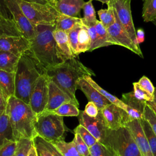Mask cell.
Returning <instances> with one entry per match:
<instances>
[{"label":"cell","instance_id":"obj_1","mask_svg":"<svg viewBox=\"0 0 156 156\" xmlns=\"http://www.w3.org/2000/svg\"><path fill=\"white\" fill-rule=\"evenodd\" d=\"M55 29V25H38L35 37L30 40L29 51L45 70L66 60L54 37Z\"/></svg>","mask_w":156,"mask_h":156},{"label":"cell","instance_id":"obj_2","mask_svg":"<svg viewBox=\"0 0 156 156\" xmlns=\"http://www.w3.org/2000/svg\"><path fill=\"white\" fill-rule=\"evenodd\" d=\"M77 57L66 59L56 66L48 68L45 70V73L50 80L66 92L79 106L76 97L77 80L87 76H94L95 74Z\"/></svg>","mask_w":156,"mask_h":156},{"label":"cell","instance_id":"obj_3","mask_svg":"<svg viewBox=\"0 0 156 156\" xmlns=\"http://www.w3.org/2000/svg\"><path fill=\"white\" fill-rule=\"evenodd\" d=\"M15 141L33 140L37 134L34 127L35 114L29 104L12 96L9 98L5 108Z\"/></svg>","mask_w":156,"mask_h":156},{"label":"cell","instance_id":"obj_4","mask_svg":"<svg viewBox=\"0 0 156 156\" xmlns=\"http://www.w3.org/2000/svg\"><path fill=\"white\" fill-rule=\"evenodd\" d=\"M45 69L27 51L20 57L15 72V96L29 104L30 94L37 79Z\"/></svg>","mask_w":156,"mask_h":156},{"label":"cell","instance_id":"obj_5","mask_svg":"<svg viewBox=\"0 0 156 156\" xmlns=\"http://www.w3.org/2000/svg\"><path fill=\"white\" fill-rule=\"evenodd\" d=\"M34 127L37 136L49 142L64 140L66 131L63 116L48 111L36 115Z\"/></svg>","mask_w":156,"mask_h":156},{"label":"cell","instance_id":"obj_6","mask_svg":"<svg viewBox=\"0 0 156 156\" xmlns=\"http://www.w3.org/2000/svg\"><path fill=\"white\" fill-rule=\"evenodd\" d=\"M103 144L119 156H143L128 127L108 129Z\"/></svg>","mask_w":156,"mask_h":156},{"label":"cell","instance_id":"obj_7","mask_svg":"<svg viewBox=\"0 0 156 156\" xmlns=\"http://www.w3.org/2000/svg\"><path fill=\"white\" fill-rule=\"evenodd\" d=\"M24 14L34 26H55L58 12L50 3L43 4L29 2L25 0H16Z\"/></svg>","mask_w":156,"mask_h":156},{"label":"cell","instance_id":"obj_8","mask_svg":"<svg viewBox=\"0 0 156 156\" xmlns=\"http://www.w3.org/2000/svg\"><path fill=\"white\" fill-rule=\"evenodd\" d=\"M131 0H109L107 4L112 5L115 16L119 23L126 30L133 41L137 45L136 31L134 27L130 7Z\"/></svg>","mask_w":156,"mask_h":156},{"label":"cell","instance_id":"obj_9","mask_svg":"<svg viewBox=\"0 0 156 156\" xmlns=\"http://www.w3.org/2000/svg\"><path fill=\"white\" fill-rule=\"evenodd\" d=\"M49 78L44 73L37 79L30 94L29 105L35 115L45 111L48 95Z\"/></svg>","mask_w":156,"mask_h":156},{"label":"cell","instance_id":"obj_10","mask_svg":"<svg viewBox=\"0 0 156 156\" xmlns=\"http://www.w3.org/2000/svg\"><path fill=\"white\" fill-rule=\"evenodd\" d=\"M5 2L13 21L21 34L29 40L33 39L36 35V27L24 14L16 0H5Z\"/></svg>","mask_w":156,"mask_h":156},{"label":"cell","instance_id":"obj_11","mask_svg":"<svg viewBox=\"0 0 156 156\" xmlns=\"http://www.w3.org/2000/svg\"><path fill=\"white\" fill-rule=\"evenodd\" d=\"M79 121V124L84 126L98 142L103 144L109 129L105 124L101 110L96 117H90L83 111L80 112Z\"/></svg>","mask_w":156,"mask_h":156},{"label":"cell","instance_id":"obj_12","mask_svg":"<svg viewBox=\"0 0 156 156\" xmlns=\"http://www.w3.org/2000/svg\"><path fill=\"white\" fill-rule=\"evenodd\" d=\"M100 110L107 127L111 130L127 127V124L133 120L125 110L112 103Z\"/></svg>","mask_w":156,"mask_h":156},{"label":"cell","instance_id":"obj_13","mask_svg":"<svg viewBox=\"0 0 156 156\" xmlns=\"http://www.w3.org/2000/svg\"><path fill=\"white\" fill-rule=\"evenodd\" d=\"M115 18L116 20L115 23L107 28L108 33L114 41L115 44L126 48L143 58V55L140 46H137L133 41L116 16Z\"/></svg>","mask_w":156,"mask_h":156},{"label":"cell","instance_id":"obj_14","mask_svg":"<svg viewBox=\"0 0 156 156\" xmlns=\"http://www.w3.org/2000/svg\"><path fill=\"white\" fill-rule=\"evenodd\" d=\"M30 41L20 36L0 37V50L12 52L19 57L29 50Z\"/></svg>","mask_w":156,"mask_h":156},{"label":"cell","instance_id":"obj_15","mask_svg":"<svg viewBox=\"0 0 156 156\" xmlns=\"http://www.w3.org/2000/svg\"><path fill=\"white\" fill-rule=\"evenodd\" d=\"M68 102H72L76 104L66 92L62 90L54 82L49 79L48 102L45 111L52 112L62 104Z\"/></svg>","mask_w":156,"mask_h":156},{"label":"cell","instance_id":"obj_16","mask_svg":"<svg viewBox=\"0 0 156 156\" xmlns=\"http://www.w3.org/2000/svg\"><path fill=\"white\" fill-rule=\"evenodd\" d=\"M132 134L133 139L143 156H153L146 136L139 119H134L127 125Z\"/></svg>","mask_w":156,"mask_h":156},{"label":"cell","instance_id":"obj_17","mask_svg":"<svg viewBox=\"0 0 156 156\" xmlns=\"http://www.w3.org/2000/svg\"><path fill=\"white\" fill-rule=\"evenodd\" d=\"M77 89H80L84 93L88 100L94 102L99 110L111 104L109 101L90 85L84 77L80 78L77 80Z\"/></svg>","mask_w":156,"mask_h":156},{"label":"cell","instance_id":"obj_18","mask_svg":"<svg viewBox=\"0 0 156 156\" xmlns=\"http://www.w3.org/2000/svg\"><path fill=\"white\" fill-rule=\"evenodd\" d=\"M121 101L126 105V111L133 119H143V112L146 101L136 98L133 91L124 93L122 95Z\"/></svg>","mask_w":156,"mask_h":156},{"label":"cell","instance_id":"obj_19","mask_svg":"<svg viewBox=\"0 0 156 156\" xmlns=\"http://www.w3.org/2000/svg\"><path fill=\"white\" fill-rule=\"evenodd\" d=\"M84 4L83 0H58L53 5L59 13L77 17Z\"/></svg>","mask_w":156,"mask_h":156},{"label":"cell","instance_id":"obj_20","mask_svg":"<svg viewBox=\"0 0 156 156\" xmlns=\"http://www.w3.org/2000/svg\"><path fill=\"white\" fill-rule=\"evenodd\" d=\"M0 88L7 101L11 96H15V73L0 69Z\"/></svg>","mask_w":156,"mask_h":156},{"label":"cell","instance_id":"obj_21","mask_svg":"<svg viewBox=\"0 0 156 156\" xmlns=\"http://www.w3.org/2000/svg\"><path fill=\"white\" fill-rule=\"evenodd\" d=\"M53 35L57 45L66 59L74 57L75 56L73 52L67 33L60 30L54 29L53 31Z\"/></svg>","mask_w":156,"mask_h":156},{"label":"cell","instance_id":"obj_22","mask_svg":"<svg viewBox=\"0 0 156 156\" xmlns=\"http://www.w3.org/2000/svg\"><path fill=\"white\" fill-rule=\"evenodd\" d=\"M20 57L12 52L0 50V69L15 73Z\"/></svg>","mask_w":156,"mask_h":156},{"label":"cell","instance_id":"obj_23","mask_svg":"<svg viewBox=\"0 0 156 156\" xmlns=\"http://www.w3.org/2000/svg\"><path fill=\"white\" fill-rule=\"evenodd\" d=\"M81 21V18L70 16L65 14L59 13L56 20L55 29L60 30L68 33L76 24Z\"/></svg>","mask_w":156,"mask_h":156},{"label":"cell","instance_id":"obj_24","mask_svg":"<svg viewBox=\"0 0 156 156\" xmlns=\"http://www.w3.org/2000/svg\"><path fill=\"white\" fill-rule=\"evenodd\" d=\"M5 139L14 140V138L9 118L5 110L0 115V145Z\"/></svg>","mask_w":156,"mask_h":156},{"label":"cell","instance_id":"obj_25","mask_svg":"<svg viewBox=\"0 0 156 156\" xmlns=\"http://www.w3.org/2000/svg\"><path fill=\"white\" fill-rule=\"evenodd\" d=\"M85 79L96 90H97L103 96H104L108 101H109L111 103L122 108L124 110H126V105L119 99L117 98L115 96L111 94L102 88H101L93 79L91 78V76H87L84 77Z\"/></svg>","mask_w":156,"mask_h":156},{"label":"cell","instance_id":"obj_26","mask_svg":"<svg viewBox=\"0 0 156 156\" xmlns=\"http://www.w3.org/2000/svg\"><path fill=\"white\" fill-rule=\"evenodd\" d=\"M83 17L81 18L82 23L87 26H94L98 21L96 16V12L92 1L89 0L87 2H85L83 6Z\"/></svg>","mask_w":156,"mask_h":156},{"label":"cell","instance_id":"obj_27","mask_svg":"<svg viewBox=\"0 0 156 156\" xmlns=\"http://www.w3.org/2000/svg\"><path fill=\"white\" fill-rule=\"evenodd\" d=\"M91 46V39L85 25L82 22V27L78 34L77 54L89 51Z\"/></svg>","mask_w":156,"mask_h":156},{"label":"cell","instance_id":"obj_28","mask_svg":"<svg viewBox=\"0 0 156 156\" xmlns=\"http://www.w3.org/2000/svg\"><path fill=\"white\" fill-rule=\"evenodd\" d=\"M95 28L98 34L99 48L115 44L114 41L109 35L107 28H105L99 20L95 24Z\"/></svg>","mask_w":156,"mask_h":156},{"label":"cell","instance_id":"obj_29","mask_svg":"<svg viewBox=\"0 0 156 156\" xmlns=\"http://www.w3.org/2000/svg\"><path fill=\"white\" fill-rule=\"evenodd\" d=\"M23 35L13 20L0 18V37Z\"/></svg>","mask_w":156,"mask_h":156},{"label":"cell","instance_id":"obj_30","mask_svg":"<svg viewBox=\"0 0 156 156\" xmlns=\"http://www.w3.org/2000/svg\"><path fill=\"white\" fill-rule=\"evenodd\" d=\"M79 107L72 102H65L52 112L62 116H78L80 114Z\"/></svg>","mask_w":156,"mask_h":156},{"label":"cell","instance_id":"obj_31","mask_svg":"<svg viewBox=\"0 0 156 156\" xmlns=\"http://www.w3.org/2000/svg\"><path fill=\"white\" fill-rule=\"evenodd\" d=\"M142 18L144 22H152L156 19V0H144Z\"/></svg>","mask_w":156,"mask_h":156},{"label":"cell","instance_id":"obj_32","mask_svg":"<svg viewBox=\"0 0 156 156\" xmlns=\"http://www.w3.org/2000/svg\"><path fill=\"white\" fill-rule=\"evenodd\" d=\"M153 156H156V135L149 123L144 119L140 120Z\"/></svg>","mask_w":156,"mask_h":156},{"label":"cell","instance_id":"obj_33","mask_svg":"<svg viewBox=\"0 0 156 156\" xmlns=\"http://www.w3.org/2000/svg\"><path fill=\"white\" fill-rule=\"evenodd\" d=\"M98 14L100 20L99 21L105 28L113 24L116 20L114 10L112 5L109 4H107V9H102L98 10Z\"/></svg>","mask_w":156,"mask_h":156},{"label":"cell","instance_id":"obj_34","mask_svg":"<svg viewBox=\"0 0 156 156\" xmlns=\"http://www.w3.org/2000/svg\"><path fill=\"white\" fill-rule=\"evenodd\" d=\"M62 152L63 156H80L71 142H66L64 140L51 142Z\"/></svg>","mask_w":156,"mask_h":156},{"label":"cell","instance_id":"obj_35","mask_svg":"<svg viewBox=\"0 0 156 156\" xmlns=\"http://www.w3.org/2000/svg\"><path fill=\"white\" fill-rule=\"evenodd\" d=\"M89 150L88 156H115V154L108 147L98 141L89 147Z\"/></svg>","mask_w":156,"mask_h":156},{"label":"cell","instance_id":"obj_36","mask_svg":"<svg viewBox=\"0 0 156 156\" xmlns=\"http://www.w3.org/2000/svg\"><path fill=\"white\" fill-rule=\"evenodd\" d=\"M82 27V21L76 24V25L70 30L68 33L69 43L75 57L78 56L77 54V44H78V34Z\"/></svg>","mask_w":156,"mask_h":156},{"label":"cell","instance_id":"obj_37","mask_svg":"<svg viewBox=\"0 0 156 156\" xmlns=\"http://www.w3.org/2000/svg\"><path fill=\"white\" fill-rule=\"evenodd\" d=\"M17 141L5 139L0 145V156H13L15 155Z\"/></svg>","mask_w":156,"mask_h":156},{"label":"cell","instance_id":"obj_38","mask_svg":"<svg viewBox=\"0 0 156 156\" xmlns=\"http://www.w3.org/2000/svg\"><path fill=\"white\" fill-rule=\"evenodd\" d=\"M74 132L80 136L82 139L89 147L94 145L98 141L91 133L84 126L80 124L74 129Z\"/></svg>","mask_w":156,"mask_h":156},{"label":"cell","instance_id":"obj_39","mask_svg":"<svg viewBox=\"0 0 156 156\" xmlns=\"http://www.w3.org/2000/svg\"><path fill=\"white\" fill-rule=\"evenodd\" d=\"M33 144L34 140L32 139L24 138L17 141L15 156H27L29 150Z\"/></svg>","mask_w":156,"mask_h":156},{"label":"cell","instance_id":"obj_40","mask_svg":"<svg viewBox=\"0 0 156 156\" xmlns=\"http://www.w3.org/2000/svg\"><path fill=\"white\" fill-rule=\"evenodd\" d=\"M72 143L80 156L89 155V147L87 145V144L84 142V141L82 139L78 133H74V137L72 141Z\"/></svg>","mask_w":156,"mask_h":156},{"label":"cell","instance_id":"obj_41","mask_svg":"<svg viewBox=\"0 0 156 156\" xmlns=\"http://www.w3.org/2000/svg\"><path fill=\"white\" fill-rule=\"evenodd\" d=\"M143 119L149 123L156 135V113L147 102L144 108Z\"/></svg>","mask_w":156,"mask_h":156},{"label":"cell","instance_id":"obj_42","mask_svg":"<svg viewBox=\"0 0 156 156\" xmlns=\"http://www.w3.org/2000/svg\"><path fill=\"white\" fill-rule=\"evenodd\" d=\"M133 94L135 96L142 101L146 102L152 101L154 99V94H151L142 88L138 84V82L133 83Z\"/></svg>","mask_w":156,"mask_h":156},{"label":"cell","instance_id":"obj_43","mask_svg":"<svg viewBox=\"0 0 156 156\" xmlns=\"http://www.w3.org/2000/svg\"><path fill=\"white\" fill-rule=\"evenodd\" d=\"M85 26L88 32V34L91 39V46L89 51H92L96 49L99 48L98 34L95 28V25L91 26H87L85 25Z\"/></svg>","mask_w":156,"mask_h":156},{"label":"cell","instance_id":"obj_44","mask_svg":"<svg viewBox=\"0 0 156 156\" xmlns=\"http://www.w3.org/2000/svg\"><path fill=\"white\" fill-rule=\"evenodd\" d=\"M34 143L37 148L38 156H55L52 152L48 150L38 139L37 136H35L34 139Z\"/></svg>","mask_w":156,"mask_h":156},{"label":"cell","instance_id":"obj_45","mask_svg":"<svg viewBox=\"0 0 156 156\" xmlns=\"http://www.w3.org/2000/svg\"><path fill=\"white\" fill-rule=\"evenodd\" d=\"M139 85L151 94H154L155 88L151 80L146 76H143L138 82Z\"/></svg>","mask_w":156,"mask_h":156},{"label":"cell","instance_id":"obj_46","mask_svg":"<svg viewBox=\"0 0 156 156\" xmlns=\"http://www.w3.org/2000/svg\"><path fill=\"white\" fill-rule=\"evenodd\" d=\"M37 137L38 138V139L39 140V141L48 149L49 150L52 154H53L55 156H63V155L62 154V152L57 148V147L55 146V145L49 141H46L44 139H43L42 138L40 137L39 136H37Z\"/></svg>","mask_w":156,"mask_h":156},{"label":"cell","instance_id":"obj_47","mask_svg":"<svg viewBox=\"0 0 156 156\" xmlns=\"http://www.w3.org/2000/svg\"><path fill=\"white\" fill-rule=\"evenodd\" d=\"M0 18L13 20L12 16L6 5L5 0H0Z\"/></svg>","mask_w":156,"mask_h":156},{"label":"cell","instance_id":"obj_48","mask_svg":"<svg viewBox=\"0 0 156 156\" xmlns=\"http://www.w3.org/2000/svg\"><path fill=\"white\" fill-rule=\"evenodd\" d=\"M99 110L98 107L95 105V104L93 102L89 101L85 107L83 112L90 117H96L98 115Z\"/></svg>","mask_w":156,"mask_h":156},{"label":"cell","instance_id":"obj_49","mask_svg":"<svg viewBox=\"0 0 156 156\" xmlns=\"http://www.w3.org/2000/svg\"><path fill=\"white\" fill-rule=\"evenodd\" d=\"M7 100L5 99L3 92L0 88V112H4L5 110Z\"/></svg>","mask_w":156,"mask_h":156},{"label":"cell","instance_id":"obj_50","mask_svg":"<svg viewBox=\"0 0 156 156\" xmlns=\"http://www.w3.org/2000/svg\"><path fill=\"white\" fill-rule=\"evenodd\" d=\"M136 38L138 43L140 44L144 40V32L142 29H139L136 30Z\"/></svg>","mask_w":156,"mask_h":156},{"label":"cell","instance_id":"obj_51","mask_svg":"<svg viewBox=\"0 0 156 156\" xmlns=\"http://www.w3.org/2000/svg\"><path fill=\"white\" fill-rule=\"evenodd\" d=\"M27 156H38V154L34 143L31 146L30 148L29 149Z\"/></svg>","mask_w":156,"mask_h":156},{"label":"cell","instance_id":"obj_52","mask_svg":"<svg viewBox=\"0 0 156 156\" xmlns=\"http://www.w3.org/2000/svg\"><path fill=\"white\" fill-rule=\"evenodd\" d=\"M154 110V111L156 113V88H155V91L154 93V99L152 101L146 102Z\"/></svg>","mask_w":156,"mask_h":156},{"label":"cell","instance_id":"obj_53","mask_svg":"<svg viewBox=\"0 0 156 156\" xmlns=\"http://www.w3.org/2000/svg\"><path fill=\"white\" fill-rule=\"evenodd\" d=\"M29 2H37V3H40L43 4H48V2L46 0H25Z\"/></svg>","mask_w":156,"mask_h":156},{"label":"cell","instance_id":"obj_54","mask_svg":"<svg viewBox=\"0 0 156 156\" xmlns=\"http://www.w3.org/2000/svg\"><path fill=\"white\" fill-rule=\"evenodd\" d=\"M48 3H50V4H51L52 5H53V4H54L57 1H58V0H46Z\"/></svg>","mask_w":156,"mask_h":156},{"label":"cell","instance_id":"obj_55","mask_svg":"<svg viewBox=\"0 0 156 156\" xmlns=\"http://www.w3.org/2000/svg\"><path fill=\"white\" fill-rule=\"evenodd\" d=\"M91 1H93V0H91ZM95 1H99V2H102V4H106L109 1V0H95Z\"/></svg>","mask_w":156,"mask_h":156},{"label":"cell","instance_id":"obj_56","mask_svg":"<svg viewBox=\"0 0 156 156\" xmlns=\"http://www.w3.org/2000/svg\"><path fill=\"white\" fill-rule=\"evenodd\" d=\"M153 23H154V24L155 26V27H156V19H155L154 21H152Z\"/></svg>","mask_w":156,"mask_h":156},{"label":"cell","instance_id":"obj_57","mask_svg":"<svg viewBox=\"0 0 156 156\" xmlns=\"http://www.w3.org/2000/svg\"><path fill=\"white\" fill-rule=\"evenodd\" d=\"M2 113H3V112H0V115H1Z\"/></svg>","mask_w":156,"mask_h":156},{"label":"cell","instance_id":"obj_58","mask_svg":"<svg viewBox=\"0 0 156 156\" xmlns=\"http://www.w3.org/2000/svg\"><path fill=\"white\" fill-rule=\"evenodd\" d=\"M115 156H119V155H115Z\"/></svg>","mask_w":156,"mask_h":156},{"label":"cell","instance_id":"obj_59","mask_svg":"<svg viewBox=\"0 0 156 156\" xmlns=\"http://www.w3.org/2000/svg\"><path fill=\"white\" fill-rule=\"evenodd\" d=\"M13 156H15V155H13Z\"/></svg>","mask_w":156,"mask_h":156},{"label":"cell","instance_id":"obj_60","mask_svg":"<svg viewBox=\"0 0 156 156\" xmlns=\"http://www.w3.org/2000/svg\"><path fill=\"white\" fill-rule=\"evenodd\" d=\"M143 1H144V0H143Z\"/></svg>","mask_w":156,"mask_h":156}]
</instances>
